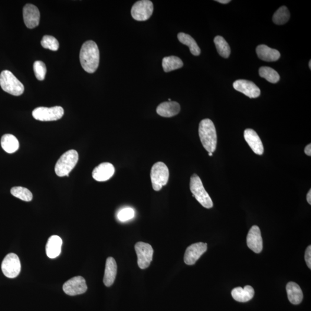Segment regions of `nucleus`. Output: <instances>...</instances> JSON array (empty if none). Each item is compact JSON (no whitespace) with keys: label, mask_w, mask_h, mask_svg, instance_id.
Instances as JSON below:
<instances>
[{"label":"nucleus","mask_w":311,"mask_h":311,"mask_svg":"<svg viewBox=\"0 0 311 311\" xmlns=\"http://www.w3.org/2000/svg\"><path fill=\"white\" fill-rule=\"evenodd\" d=\"M64 114L63 108L55 106L48 108L40 107L32 111V116L35 120L40 121H54L60 120Z\"/></svg>","instance_id":"7"},{"label":"nucleus","mask_w":311,"mask_h":311,"mask_svg":"<svg viewBox=\"0 0 311 311\" xmlns=\"http://www.w3.org/2000/svg\"><path fill=\"white\" fill-rule=\"evenodd\" d=\"M209 156H213V153L209 152Z\"/></svg>","instance_id":"39"},{"label":"nucleus","mask_w":311,"mask_h":311,"mask_svg":"<svg viewBox=\"0 0 311 311\" xmlns=\"http://www.w3.org/2000/svg\"><path fill=\"white\" fill-rule=\"evenodd\" d=\"M190 188H191L193 196H194L199 204L205 208L211 209L213 208L214 203H213L211 196L205 191L200 178L195 173L191 176Z\"/></svg>","instance_id":"5"},{"label":"nucleus","mask_w":311,"mask_h":311,"mask_svg":"<svg viewBox=\"0 0 311 311\" xmlns=\"http://www.w3.org/2000/svg\"><path fill=\"white\" fill-rule=\"evenodd\" d=\"M257 53L259 58L261 60L267 61H276L280 58V52L268 47L266 45H261L258 46L256 49Z\"/></svg>","instance_id":"22"},{"label":"nucleus","mask_w":311,"mask_h":311,"mask_svg":"<svg viewBox=\"0 0 311 311\" xmlns=\"http://www.w3.org/2000/svg\"><path fill=\"white\" fill-rule=\"evenodd\" d=\"M115 168L112 164L103 163L95 168L93 176L98 182H105L109 180L114 174Z\"/></svg>","instance_id":"16"},{"label":"nucleus","mask_w":311,"mask_h":311,"mask_svg":"<svg viewBox=\"0 0 311 311\" xmlns=\"http://www.w3.org/2000/svg\"><path fill=\"white\" fill-rule=\"evenodd\" d=\"M134 211L132 208H126L120 210L118 214V218L122 222L128 221L134 217Z\"/></svg>","instance_id":"33"},{"label":"nucleus","mask_w":311,"mask_h":311,"mask_svg":"<svg viewBox=\"0 0 311 311\" xmlns=\"http://www.w3.org/2000/svg\"><path fill=\"white\" fill-rule=\"evenodd\" d=\"M244 137L248 145L255 154L258 155H263L264 153L263 144L255 130L251 129L245 130Z\"/></svg>","instance_id":"17"},{"label":"nucleus","mask_w":311,"mask_h":311,"mask_svg":"<svg viewBox=\"0 0 311 311\" xmlns=\"http://www.w3.org/2000/svg\"><path fill=\"white\" fill-rule=\"evenodd\" d=\"M179 41L183 45L188 46L192 55L197 56L201 53V50L191 35L180 32L178 35Z\"/></svg>","instance_id":"25"},{"label":"nucleus","mask_w":311,"mask_h":311,"mask_svg":"<svg viewBox=\"0 0 311 311\" xmlns=\"http://www.w3.org/2000/svg\"><path fill=\"white\" fill-rule=\"evenodd\" d=\"M62 240L58 236H52L48 239L46 251L48 258L54 259L60 255L61 252Z\"/></svg>","instance_id":"21"},{"label":"nucleus","mask_w":311,"mask_h":311,"mask_svg":"<svg viewBox=\"0 0 311 311\" xmlns=\"http://www.w3.org/2000/svg\"><path fill=\"white\" fill-rule=\"evenodd\" d=\"M181 111V106L176 101H165L157 107L156 112L163 117L170 118L175 116Z\"/></svg>","instance_id":"18"},{"label":"nucleus","mask_w":311,"mask_h":311,"mask_svg":"<svg viewBox=\"0 0 311 311\" xmlns=\"http://www.w3.org/2000/svg\"><path fill=\"white\" fill-rule=\"evenodd\" d=\"M117 273V264L113 257L107 259L105 271H104L103 283L107 287H110L114 283Z\"/></svg>","instance_id":"19"},{"label":"nucleus","mask_w":311,"mask_h":311,"mask_svg":"<svg viewBox=\"0 0 311 311\" xmlns=\"http://www.w3.org/2000/svg\"><path fill=\"white\" fill-rule=\"evenodd\" d=\"M233 86L235 90L240 92L250 98H257L260 96V89L253 82L238 80L234 82Z\"/></svg>","instance_id":"14"},{"label":"nucleus","mask_w":311,"mask_h":311,"mask_svg":"<svg viewBox=\"0 0 311 311\" xmlns=\"http://www.w3.org/2000/svg\"><path fill=\"white\" fill-rule=\"evenodd\" d=\"M42 47L52 51H57L59 48V42L53 36L45 35L41 41Z\"/></svg>","instance_id":"31"},{"label":"nucleus","mask_w":311,"mask_h":311,"mask_svg":"<svg viewBox=\"0 0 311 311\" xmlns=\"http://www.w3.org/2000/svg\"><path fill=\"white\" fill-rule=\"evenodd\" d=\"M1 269L5 276L14 278L19 276L21 270V263L18 255L10 253L3 260Z\"/></svg>","instance_id":"8"},{"label":"nucleus","mask_w":311,"mask_h":311,"mask_svg":"<svg viewBox=\"0 0 311 311\" xmlns=\"http://www.w3.org/2000/svg\"><path fill=\"white\" fill-rule=\"evenodd\" d=\"M304 152L307 156H311V144H310L309 145H308L305 149H304Z\"/></svg>","instance_id":"35"},{"label":"nucleus","mask_w":311,"mask_h":311,"mask_svg":"<svg viewBox=\"0 0 311 311\" xmlns=\"http://www.w3.org/2000/svg\"><path fill=\"white\" fill-rule=\"evenodd\" d=\"M216 1L224 4H228V3L231 2L230 0H217V1Z\"/></svg>","instance_id":"37"},{"label":"nucleus","mask_w":311,"mask_h":311,"mask_svg":"<svg viewBox=\"0 0 311 311\" xmlns=\"http://www.w3.org/2000/svg\"><path fill=\"white\" fill-rule=\"evenodd\" d=\"M307 200L310 205H311V190H310L307 195Z\"/></svg>","instance_id":"36"},{"label":"nucleus","mask_w":311,"mask_h":311,"mask_svg":"<svg viewBox=\"0 0 311 311\" xmlns=\"http://www.w3.org/2000/svg\"><path fill=\"white\" fill-rule=\"evenodd\" d=\"M247 244L248 248L255 253L259 254L263 251V239L260 229L258 226H253L249 231L247 238Z\"/></svg>","instance_id":"13"},{"label":"nucleus","mask_w":311,"mask_h":311,"mask_svg":"<svg viewBox=\"0 0 311 311\" xmlns=\"http://www.w3.org/2000/svg\"><path fill=\"white\" fill-rule=\"evenodd\" d=\"M198 132L203 146L209 153H214L217 143V133L214 122L209 119L203 120L199 123Z\"/></svg>","instance_id":"2"},{"label":"nucleus","mask_w":311,"mask_h":311,"mask_svg":"<svg viewBox=\"0 0 311 311\" xmlns=\"http://www.w3.org/2000/svg\"><path fill=\"white\" fill-rule=\"evenodd\" d=\"M287 292L289 302L294 304L302 303L303 299V293L299 285L294 282H290L287 284Z\"/></svg>","instance_id":"23"},{"label":"nucleus","mask_w":311,"mask_h":311,"mask_svg":"<svg viewBox=\"0 0 311 311\" xmlns=\"http://www.w3.org/2000/svg\"><path fill=\"white\" fill-rule=\"evenodd\" d=\"M232 296L237 302L245 303L251 300L254 296V288L250 286H245L244 288L238 287L232 291Z\"/></svg>","instance_id":"20"},{"label":"nucleus","mask_w":311,"mask_h":311,"mask_svg":"<svg viewBox=\"0 0 311 311\" xmlns=\"http://www.w3.org/2000/svg\"><path fill=\"white\" fill-rule=\"evenodd\" d=\"M162 66L165 72H169L181 68L183 66V62L178 57H166L163 59Z\"/></svg>","instance_id":"26"},{"label":"nucleus","mask_w":311,"mask_h":311,"mask_svg":"<svg viewBox=\"0 0 311 311\" xmlns=\"http://www.w3.org/2000/svg\"><path fill=\"white\" fill-rule=\"evenodd\" d=\"M290 18L289 10L286 6H281L275 12L273 15V21L275 24L282 25L286 24Z\"/></svg>","instance_id":"29"},{"label":"nucleus","mask_w":311,"mask_h":311,"mask_svg":"<svg viewBox=\"0 0 311 311\" xmlns=\"http://www.w3.org/2000/svg\"><path fill=\"white\" fill-rule=\"evenodd\" d=\"M305 260H306L308 267H309L310 269H311V245H309V246L307 247V250L306 251Z\"/></svg>","instance_id":"34"},{"label":"nucleus","mask_w":311,"mask_h":311,"mask_svg":"<svg viewBox=\"0 0 311 311\" xmlns=\"http://www.w3.org/2000/svg\"><path fill=\"white\" fill-rule=\"evenodd\" d=\"M135 250L138 258L139 266L142 269H145L149 266L152 261L153 249L151 245L144 242H138L135 245Z\"/></svg>","instance_id":"10"},{"label":"nucleus","mask_w":311,"mask_h":311,"mask_svg":"<svg viewBox=\"0 0 311 311\" xmlns=\"http://www.w3.org/2000/svg\"><path fill=\"white\" fill-rule=\"evenodd\" d=\"M1 145L3 149L8 153L17 151L19 148V141L12 134H6L1 137Z\"/></svg>","instance_id":"24"},{"label":"nucleus","mask_w":311,"mask_h":311,"mask_svg":"<svg viewBox=\"0 0 311 311\" xmlns=\"http://www.w3.org/2000/svg\"><path fill=\"white\" fill-rule=\"evenodd\" d=\"M260 76L265 78L267 81L271 83H276L280 80V75L273 68L263 67L259 71Z\"/></svg>","instance_id":"28"},{"label":"nucleus","mask_w":311,"mask_h":311,"mask_svg":"<svg viewBox=\"0 0 311 311\" xmlns=\"http://www.w3.org/2000/svg\"><path fill=\"white\" fill-rule=\"evenodd\" d=\"M207 244L204 243H196L190 245L186 249L184 261L186 264H194L196 261L207 251Z\"/></svg>","instance_id":"12"},{"label":"nucleus","mask_w":311,"mask_h":311,"mask_svg":"<svg viewBox=\"0 0 311 311\" xmlns=\"http://www.w3.org/2000/svg\"><path fill=\"white\" fill-rule=\"evenodd\" d=\"M169 176L168 168L165 163L163 162L155 163L150 171V179H151L154 191H159L164 186L167 184Z\"/></svg>","instance_id":"6"},{"label":"nucleus","mask_w":311,"mask_h":311,"mask_svg":"<svg viewBox=\"0 0 311 311\" xmlns=\"http://www.w3.org/2000/svg\"><path fill=\"white\" fill-rule=\"evenodd\" d=\"M0 86L2 90L14 96H21L24 91V84L9 71H2L0 74Z\"/></svg>","instance_id":"4"},{"label":"nucleus","mask_w":311,"mask_h":311,"mask_svg":"<svg viewBox=\"0 0 311 311\" xmlns=\"http://www.w3.org/2000/svg\"><path fill=\"white\" fill-rule=\"evenodd\" d=\"M63 290L68 295L72 296L86 293L87 290L86 280L81 276L72 278L64 284Z\"/></svg>","instance_id":"11"},{"label":"nucleus","mask_w":311,"mask_h":311,"mask_svg":"<svg viewBox=\"0 0 311 311\" xmlns=\"http://www.w3.org/2000/svg\"><path fill=\"white\" fill-rule=\"evenodd\" d=\"M153 4L149 0H141L134 4L131 10V14L137 21H146L152 16Z\"/></svg>","instance_id":"9"},{"label":"nucleus","mask_w":311,"mask_h":311,"mask_svg":"<svg viewBox=\"0 0 311 311\" xmlns=\"http://www.w3.org/2000/svg\"><path fill=\"white\" fill-rule=\"evenodd\" d=\"M24 19L27 28L32 29L37 27L40 21V12L37 6L26 4L24 8Z\"/></svg>","instance_id":"15"},{"label":"nucleus","mask_w":311,"mask_h":311,"mask_svg":"<svg viewBox=\"0 0 311 311\" xmlns=\"http://www.w3.org/2000/svg\"><path fill=\"white\" fill-rule=\"evenodd\" d=\"M11 192L15 197L26 202L31 201L33 198L31 192L23 187H14L11 189Z\"/></svg>","instance_id":"30"},{"label":"nucleus","mask_w":311,"mask_h":311,"mask_svg":"<svg viewBox=\"0 0 311 311\" xmlns=\"http://www.w3.org/2000/svg\"><path fill=\"white\" fill-rule=\"evenodd\" d=\"M215 44L219 54L221 57L227 58L230 57L231 54V48L227 42L223 37L221 36H217L214 39Z\"/></svg>","instance_id":"27"},{"label":"nucleus","mask_w":311,"mask_h":311,"mask_svg":"<svg viewBox=\"0 0 311 311\" xmlns=\"http://www.w3.org/2000/svg\"><path fill=\"white\" fill-rule=\"evenodd\" d=\"M99 48L96 42L88 41L82 46L80 53V61L82 67L88 73H93L99 65Z\"/></svg>","instance_id":"1"},{"label":"nucleus","mask_w":311,"mask_h":311,"mask_svg":"<svg viewBox=\"0 0 311 311\" xmlns=\"http://www.w3.org/2000/svg\"><path fill=\"white\" fill-rule=\"evenodd\" d=\"M309 67L311 70V60L310 61V62H309Z\"/></svg>","instance_id":"38"},{"label":"nucleus","mask_w":311,"mask_h":311,"mask_svg":"<svg viewBox=\"0 0 311 311\" xmlns=\"http://www.w3.org/2000/svg\"><path fill=\"white\" fill-rule=\"evenodd\" d=\"M78 154L76 150H70L63 154L55 166V172L60 177L70 175V173L76 166Z\"/></svg>","instance_id":"3"},{"label":"nucleus","mask_w":311,"mask_h":311,"mask_svg":"<svg viewBox=\"0 0 311 311\" xmlns=\"http://www.w3.org/2000/svg\"><path fill=\"white\" fill-rule=\"evenodd\" d=\"M34 71L35 76L38 80L42 81L45 79L47 70L44 62L35 61L34 64Z\"/></svg>","instance_id":"32"}]
</instances>
